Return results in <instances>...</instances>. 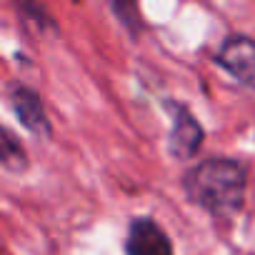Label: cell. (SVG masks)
I'll list each match as a JSON object with an SVG mask.
<instances>
[{"label":"cell","instance_id":"1","mask_svg":"<svg viewBox=\"0 0 255 255\" xmlns=\"http://www.w3.org/2000/svg\"><path fill=\"white\" fill-rule=\"evenodd\" d=\"M185 198L218 220L235 218L245 205L248 168L235 158H205L180 178Z\"/></svg>","mask_w":255,"mask_h":255},{"label":"cell","instance_id":"2","mask_svg":"<svg viewBox=\"0 0 255 255\" xmlns=\"http://www.w3.org/2000/svg\"><path fill=\"white\" fill-rule=\"evenodd\" d=\"M165 113L170 115V130H168V153L175 160H193L205 140V128L200 120L190 113L188 105L178 100H165L163 103Z\"/></svg>","mask_w":255,"mask_h":255},{"label":"cell","instance_id":"3","mask_svg":"<svg viewBox=\"0 0 255 255\" xmlns=\"http://www.w3.org/2000/svg\"><path fill=\"white\" fill-rule=\"evenodd\" d=\"M215 63L233 75L240 85L255 90V38L245 33H233L220 43Z\"/></svg>","mask_w":255,"mask_h":255},{"label":"cell","instance_id":"4","mask_svg":"<svg viewBox=\"0 0 255 255\" xmlns=\"http://www.w3.org/2000/svg\"><path fill=\"white\" fill-rule=\"evenodd\" d=\"M8 103H10V110H13L15 120L30 135L43 138V140L53 138V125H50L45 103L33 88H28L23 83H13L10 93H8Z\"/></svg>","mask_w":255,"mask_h":255},{"label":"cell","instance_id":"5","mask_svg":"<svg viewBox=\"0 0 255 255\" xmlns=\"http://www.w3.org/2000/svg\"><path fill=\"white\" fill-rule=\"evenodd\" d=\"M123 250L125 255H175L170 235L148 215H138L128 223Z\"/></svg>","mask_w":255,"mask_h":255},{"label":"cell","instance_id":"6","mask_svg":"<svg viewBox=\"0 0 255 255\" xmlns=\"http://www.w3.org/2000/svg\"><path fill=\"white\" fill-rule=\"evenodd\" d=\"M0 165L5 173H25L28 170V153L18 135L3 125V140H0Z\"/></svg>","mask_w":255,"mask_h":255},{"label":"cell","instance_id":"7","mask_svg":"<svg viewBox=\"0 0 255 255\" xmlns=\"http://www.w3.org/2000/svg\"><path fill=\"white\" fill-rule=\"evenodd\" d=\"M110 10L125 25V30L130 33V38H138V33L143 30V15H140V8L135 3H110Z\"/></svg>","mask_w":255,"mask_h":255},{"label":"cell","instance_id":"8","mask_svg":"<svg viewBox=\"0 0 255 255\" xmlns=\"http://www.w3.org/2000/svg\"><path fill=\"white\" fill-rule=\"evenodd\" d=\"M20 13L23 15H33V23L43 30V28H50V30H58V25L53 23V18L48 15V10L43 8V5H38V3H23L20 5Z\"/></svg>","mask_w":255,"mask_h":255}]
</instances>
